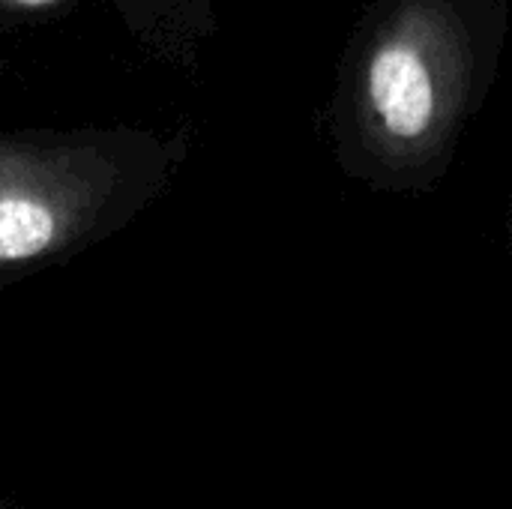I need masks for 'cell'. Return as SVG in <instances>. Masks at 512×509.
I'll list each match as a JSON object with an SVG mask.
<instances>
[{
	"instance_id": "cell-2",
	"label": "cell",
	"mask_w": 512,
	"mask_h": 509,
	"mask_svg": "<svg viewBox=\"0 0 512 509\" xmlns=\"http://www.w3.org/2000/svg\"><path fill=\"white\" fill-rule=\"evenodd\" d=\"M168 150L135 129H0V267L114 228L165 177Z\"/></svg>"
},
{
	"instance_id": "cell-4",
	"label": "cell",
	"mask_w": 512,
	"mask_h": 509,
	"mask_svg": "<svg viewBox=\"0 0 512 509\" xmlns=\"http://www.w3.org/2000/svg\"><path fill=\"white\" fill-rule=\"evenodd\" d=\"M0 509H6V507H3V504H0Z\"/></svg>"
},
{
	"instance_id": "cell-1",
	"label": "cell",
	"mask_w": 512,
	"mask_h": 509,
	"mask_svg": "<svg viewBox=\"0 0 512 509\" xmlns=\"http://www.w3.org/2000/svg\"><path fill=\"white\" fill-rule=\"evenodd\" d=\"M510 36L507 0H375L342 69V120L390 171L438 159L486 93Z\"/></svg>"
},
{
	"instance_id": "cell-3",
	"label": "cell",
	"mask_w": 512,
	"mask_h": 509,
	"mask_svg": "<svg viewBox=\"0 0 512 509\" xmlns=\"http://www.w3.org/2000/svg\"><path fill=\"white\" fill-rule=\"evenodd\" d=\"M60 3L66 0H0V15L3 18L36 15ZM105 3L117 9V15L123 18L132 36H141L159 45L171 39H183L207 21L204 0H105Z\"/></svg>"
}]
</instances>
